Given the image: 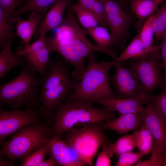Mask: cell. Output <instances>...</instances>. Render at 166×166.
<instances>
[{
	"instance_id": "1",
	"label": "cell",
	"mask_w": 166,
	"mask_h": 166,
	"mask_svg": "<svg viewBox=\"0 0 166 166\" xmlns=\"http://www.w3.org/2000/svg\"><path fill=\"white\" fill-rule=\"evenodd\" d=\"M67 7V12L53 35L45 36L47 45L51 53L55 52L65 61L73 66L72 78L78 82L85 71V61L91 54L100 52L106 54L113 60L117 57L116 50L100 47L91 42L86 37V30L80 24L72 7Z\"/></svg>"
},
{
	"instance_id": "2",
	"label": "cell",
	"mask_w": 166,
	"mask_h": 166,
	"mask_svg": "<svg viewBox=\"0 0 166 166\" xmlns=\"http://www.w3.org/2000/svg\"><path fill=\"white\" fill-rule=\"evenodd\" d=\"M70 67L58 54L50 58L45 71V77L41 87L38 109L41 116L51 121L58 105L66 99L73 90L77 81L71 79Z\"/></svg>"
},
{
	"instance_id": "3",
	"label": "cell",
	"mask_w": 166,
	"mask_h": 166,
	"mask_svg": "<svg viewBox=\"0 0 166 166\" xmlns=\"http://www.w3.org/2000/svg\"><path fill=\"white\" fill-rule=\"evenodd\" d=\"M116 112L103 107H95L92 103L82 101H63L57 107L52 117L51 127L54 135L96 122H104L117 118Z\"/></svg>"
},
{
	"instance_id": "4",
	"label": "cell",
	"mask_w": 166,
	"mask_h": 166,
	"mask_svg": "<svg viewBox=\"0 0 166 166\" xmlns=\"http://www.w3.org/2000/svg\"><path fill=\"white\" fill-rule=\"evenodd\" d=\"M87 58L89 63L81 79L77 82L66 102L82 101L93 103L97 100L115 98L116 95L111 89L109 72L116 62H97L94 53Z\"/></svg>"
},
{
	"instance_id": "5",
	"label": "cell",
	"mask_w": 166,
	"mask_h": 166,
	"mask_svg": "<svg viewBox=\"0 0 166 166\" xmlns=\"http://www.w3.org/2000/svg\"><path fill=\"white\" fill-rule=\"evenodd\" d=\"M36 72L26 63L21 66L18 75L0 86V108L6 104L14 109L38 107V94L44 78H38Z\"/></svg>"
},
{
	"instance_id": "6",
	"label": "cell",
	"mask_w": 166,
	"mask_h": 166,
	"mask_svg": "<svg viewBox=\"0 0 166 166\" xmlns=\"http://www.w3.org/2000/svg\"><path fill=\"white\" fill-rule=\"evenodd\" d=\"M53 136L51 126L45 124L25 127L17 131L8 141L1 144L0 156L13 161L17 159L22 160L48 143Z\"/></svg>"
},
{
	"instance_id": "7",
	"label": "cell",
	"mask_w": 166,
	"mask_h": 166,
	"mask_svg": "<svg viewBox=\"0 0 166 166\" xmlns=\"http://www.w3.org/2000/svg\"><path fill=\"white\" fill-rule=\"evenodd\" d=\"M103 122H96L64 132V140L77 154L84 165L92 166L99 148L108 143Z\"/></svg>"
},
{
	"instance_id": "8",
	"label": "cell",
	"mask_w": 166,
	"mask_h": 166,
	"mask_svg": "<svg viewBox=\"0 0 166 166\" xmlns=\"http://www.w3.org/2000/svg\"><path fill=\"white\" fill-rule=\"evenodd\" d=\"M160 58V45L156 50L151 52L140 59L134 61L125 62L134 71L141 83L142 94L148 101L153 91L164 86L163 69Z\"/></svg>"
},
{
	"instance_id": "9",
	"label": "cell",
	"mask_w": 166,
	"mask_h": 166,
	"mask_svg": "<svg viewBox=\"0 0 166 166\" xmlns=\"http://www.w3.org/2000/svg\"><path fill=\"white\" fill-rule=\"evenodd\" d=\"M105 6L111 38L117 49L124 45V38H130L129 31L135 20L132 12L124 10L115 1L102 0Z\"/></svg>"
},
{
	"instance_id": "10",
	"label": "cell",
	"mask_w": 166,
	"mask_h": 166,
	"mask_svg": "<svg viewBox=\"0 0 166 166\" xmlns=\"http://www.w3.org/2000/svg\"><path fill=\"white\" fill-rule=\"evenodd\" d=\"M38 109L27 108L25 110L15 109L0 110V144L8 137L28 126L41 124Z\"/></svg>"
},
{
	"instance_id": "11",
	"label": "cell",
	"mask_w": 166,
	"mask_h": 166,
	"mask_svg": "<svg viewBox=\"0 0 166 166\" xmlns=\"http://www.w3.org/2000/svg\"><path fill=\"white\" fill-rule=\"evenodd\" d=\"M114 66L115 72L110 80L116 89V97H133L142 95L141 83L134 70L124 66L120 62H116Z\"/></svg>"
},
{
	"instance_id": "12",
	"label": "cell",
	"mask_w": 166,
	"mask_h": 166,
	"mask_svg": "<svg viewBox=\"0 0 166 166\" xmlns=\"http://www.w3.org/2000/svg\"><path fill=\"white\" fill-rule=\"evenodd\" d=\"M145 105L144 112L140 113L144 123L152 135L161 157L166 156V120L154 111L146 100Z\"/></svg>"
},
{
	"instance_id": "13",
	"label": "cell",
	"mask_w": 166,
	"mask_h": 166,
	"mask_svg": "<svg viewBox=\"0 0 166 166\" xmlns=\"http://www.w3.org/2000/svg\"><path fill=\"white\" fill-rule=\"evenodd\" d=\"M75 0H57L50 7L43 19L38 26L34 35L37 40L45 35L48 32L60 25L64 18L65 11L69 4Z\"/></svg>"
},
{
	"instance_id": "14",
	"label": "cell",
	"mask_w": 166,
	"mask_h": 166,
	"mask_svg": "<svg viewBox=\"0 0 166 166\" xmlns=\"http://www.w3.org/2000/svg\"><path fill=\"white\" fill-rule=\"evenodd\" d=\"M48 154L61 166H82L83 164L76 153L63 140L61 135L53 136L49 142Z\"/></svg>"
},
{
	"instance_id": "15",
	"label": "cell",
	"mask_w": 166,
	"mask_h": 166,
	"mask_svg": "<svg viewBox=\"0 0 166 166\" xmlns=\"http://www.w3.org/2000/svg\"><path fill=\"white\" fill-rule=\"evenodd\" d=\"M146 99L143 95L128 98H111L98 100V103L109 109L120 114L140 113L144 112Z\"/></svg>"
},
{
	"instance_id": "16",
	"label": "cell",
	"mask_w": 166,
	"mask_h": 166,
	"mask_svg": "<svg viewBox=\"0 0 166 166\" xmlns=\"http://www.w3.org/2000/svg\"><path fill=\"white\" fill-rule=\"evenodd\" d=\"M119 114L118 117L103 123L105 130L124 134L132 130H139L144 123L140 113Z\"/></svg>"
},
{
	"instance_id": "17",
	"label": "cell",
	"mask_w": 166,
	"mask_h": 166,
	"mask_svg": "<svg viewBox=\"0 0 166 166\" xmlns=\"http://www.w3.org/2000/svg\"><path fill=\"white\" fill-rule=\"evenodd\" d=\"M17 34L12 32L1 48L0 53V79H2L13 68L25 65V60L14 54L11 50L12 42Z\"/></svg>"
},
{
	"instance_id": "18",
	"label": "cell",
	"mask_w": 166,
	"mask_h": 166,
	"mask_svg": "<svg viewBox=\"0 0 166 166\" xmlns=\"http://www.w3.org/2000/svg\"><path fill=\"white\" fill-rule=\"evenodd\" d=\"M44 17L41 14L32 11L29 14L27 20L22 19L20 17L16 18L17 22L15 26L16 34L22 39L21 44H30L38 26Z\"/></svg>"
},
{
	"instance_id": "19",
	"label": "cell",
	"mask_w": 166,
	"mask_h": 166,
	"mask_svg": "<svg viewBox=\"0 0 166 166\" xmlns=\"http://www.w3.org/2000/svg\"><path fill=\"white\" fill-rule=\"evenodd\" d=\"M146 49L141 41L139 34L134 38L128 46L117 58L114 60L116 62H121L131 59L130 61H137L144 57L149 53L157 49Z\"/></svg>"
},
{
	"instance_id": "20",
	"label": "cell",
	"mask_w": 166,
	"mask_h": 166,
	"mask_svg": "<svg viewBox=\"0 0 166 166\" xmlns=\"http://www.w3.org/2000/svg\"><path fill=\"white\" fill-rule=\"evenodd\" d=\"M129 3L132 11L141 22L154 14L160 4L155 0H130Z\"/></svg>"
},
{
	"instance_id": "21",
	"label": "cell",
	"mask_w": 166,
	"mask_h": 166,
	"mask_svg": "<svg viewBox=\"0 0 166 166\" xmlns=\"http://www.w3.org/2000/svg\"><path fill=\"white\" fill-rule=\"evenodd\" d=\"M51 53L47 45L36 54L22 57L28 65L36 72H38L42 78H44L45 77L46 68L50 58L49 55Z\"/></svg>"
},
{
	"instance_id": "22",
	"label": "cell",
	"mask_w": 166,
	"mask_h": 166,
	"mask_svg": "<svg viewBox=\"0 0 166 166\" xmlns=\"http://www.w3.org/2000/svg\"><path fill=\"white\" fill-rule=\"evenodd\" d=\"M57 0H28L16 9V17H20L28 12L34 11L45 16L50 6Z\"/></svg>"
},
{
	"instance_id": "23",
	"label": "cell",
	"mask_w": 166,
	"mask_h": 166,
	"mask_svg": "<svg viewBox=\"0 0 166 166\" xmlns=\"http://www.w3.org/2000/svg\"><path fill=\"white\" fill-rule=\"evenodd\" d=\"M108 29L101 26H97L86 30L87 34L93 38L96 44L101 48L117 50V48Z\"/></svg>"
},
{
	"instance_id": "24",
	"label": "cell",
	"mask_w": 166,
	"mask_h": 166,
	"mask_svg": "<svg viewBox=\"0 0 166 166\" xmlns=\"http://www.w3.org/2000/svg\"><path fill=\"white\" fill-rule=\"evenodd\" d=\"M137 148L144 155L151 152L154 139L144 123L141 127L134 132Z\"/></svg>"
},
{
	"instance_id": "25",
	"label": "cell",
	"mask_w": 166,
	"mask_h": 166,
	"mask_svg": "<svg viewBox=\"0 0 166 166\" xmlns=\"http://www.w3.org/2000/svg\"><path fill=\"white\" fill-rule=\"evenodd\" d=\"M73 10L81 25L86 30L98 25L99 23L92 12L78 2L72 5Z\"/></svg>"
},
{
	"instance_id": "26",
	"label": "cell",
	"mask_w": 166,
	"mask_h": 166,
	"mask_svg": "<svg viewBox=\"0 0 166 166\" xmlns=\"http://www.w3.org/2000/svg\"><path fill=\"white\" fill-rule=\"evenodd\" d=\"M153 26L156 38V45L161 35L166 31V2H163L154 14Z\"/></svg>"
},
{
	"instance_id": "27",
	"label": "cell",
	"mask_w": 166,
	"mask_h": 166,
	"mask_svg": "<svg viewBox=\"0 0 166 166\" xmlns=\"http://www.w3.org/2000/svg\"><path fill=\"white\" fill-rule=\"evenodd\" d=\"M154 18L153 14L146 20L139 34L141 41L147 49H156L158 47V45H153L154 36L153 26Z\"/></svg>"
},
{
	"instance_id": "28",
	"label": "cell",
	"mask_w": 166,
	"mask_h": 166,
	"mask_svg": "<svg viewBox=\"0 0 166 166\" xmlns=\"http://www.w3.org/2000/svg\"><path fill=\"white\" fill-rule=\"evenodd\" d=\"M114 144L115 154L118 157L123 153L132 151L137 148L134 133L120 137Z\"/></svg>"
},
{
	"instance_id": "29",
	"label": "cell",
	"mask_w": 166,
	"mask_h": 166,
	"mask_svg": "<svg viewBox=\"0 0 166 166\" xmlns=\"http://www.w3.org/2000/svg\"><path fill=\"white\" fill-rule=\"evenodd\" d=\"M45 36H42L32 43L26 45L21 44V45L16 51L15 55L22 57L38 53L47 45Z\"/></svg>"
},
{
	"instance_id": "30",
	"label": "cell",
	"mask_w": 166,
	"mask_h": 166,
	"mask_svg": "<svg viewBox=\"0 0 166 166\" xmlns=\"http://www.w3.org/2000/svg\"><path fill=\"white\" fill-rule=\"evenodd\" d=\"M49 143L31 153L22 160L21 166H39L44 159L49 149Z\"/></svg>"
},
{
	"instance_id": "31",
	"label": "cell",
	"mask_w": 166,
	"mask_h": 166,
	"mask_svg": "<svg viewBox=\"0 0 166 166\" xmlns=\"http://www.w3.org/2000/svg\"><path fill=\"white\" fill-rule=\"evenodd\" d=\"M147 101L154 111L166 120V90L157 95H152Z\"/></svg>"
},
{
	"instance_id": "32",
	"label": "cell",
	"mask_w": 166,
	"mask_h": 166,
	"mask_svg": "<svg viewBox=\"0 0 166 166\" xmlns=\"http://www.w3.org/2000/svg\"><path fill=\"white\" fill-rule=\"evenodd\" d=\"M18 4V0H0V7L7 23L11 26L17 21L15 8Z\"/></svg>"
},
{
	"instance_id": "33",
	"label": "cell",
	"mask_w": 166,
	"mask_h": 166,
	"mask_svg": "<svg viewBox=\"0 0 166 166\" xmlns=\"http://www.w3.org/2000/svg\"><path fill=\"white\" fill-rule=\"evenodd\" d=\"M101 147L102 150L98 154L95 165L111 166V161L110 158L112 157L115 154L114 144L108 143L104 144Z\"/></svg>"
},
{
	"instance_id": "34",
	"label": "cell",
	"mask_w": 166,
	"mask_h": 166,
	"mask_svg": "<svg viewBox=\"0 0 166 166\" xmlns=\"http://www.w3.org/2000/svg\"><path fill=\"white\" fill-rule=\"evenodd\" d=\"M144 155L141 152L130 151L120 155L115 164L116 166H131L135 165Z\"/></svg>"
},
{
	"instance_id": "35",
	"label": "cell",
	"mask_w": 166,
	"mask_h": 166,
	"mask_svg": "<svg viewBox=\"0 0 166 166\" xmlns=\"http://www.w3.org/2000/svg\"><path fill=\"white\" fill-rule=\"evenodd\" d=\"M14 27L7 22L2 8L0 7V46L2 47L11 34Z\"/></svg>"
},
{
	"instance_id": "36",
	"label": "cell",
	"mask_w": 166,
	"mask_h": 166,
	"mask_svg": "<svg viewBox=\"0 0 166 166\" xmlns=\"http://www.w3.org/2000/svg\"><path fill=\"white\" fill-rule=\"evenodd\" d=\"M161 40L160 45V58L162 59V63L164 73L163 76L164 86L161 92L166 90V31L161 36Z\"/></svg>"
},
{
	"instance_id": "37",
	"label": "cell",
	"mask_w": 166,
	"mask_h": 166,
	"mask_svg": "<svg viewBox=\"0 0 166 166\" xmlns=\"http://www.w3.org/2000/svg\"><path fill=\"white\" fill-rule=\"evenodd\" d=\"M78 2L87 9L91 11L97 0H78Z\"/></svg>"
},
{
	"instance_id": "38",
	"label": "cell",
	"mask_w": 166,
	"mask_h": 166,
	"mask_svg": "<svg viewBox=\"0 0 166 166\" xmlns=\"http://www.w3.org/2000/svg\"><path fill=\"white\" fill-rule=\"evenodd\" d=\"M56 164H57L56 161L53 157L50 156L47 160H43L39 166H53Z\"/></svg>"
},
{
	"instance_id": "39",
	"label": "cell",
	"mask_w": 166,
	"mask_h": 166,
	"mask_svg": "<svg viewBox=\"0 0 166 166\" xmlns=\"http://www.w3.org/2000/svg\"><path fill=\"white\" fill-rule=\"evenodd\" d=\"M0 158V166H14V161L10 160H7L4 158L2 156H1Z\"/></svg>"
},
{
	"instance_id": "40",
	"label": "cell",
	"mask_w": 166,
	"mask_h": 166,
	"mask_svg": "<svg viewBox=\"0 0 166 166\" xmlns=\"http://www.w3.org/2000/svg\"><path fill=\"white\" fill-rule=\"evenodd\" d=\"M130 0H116L115 1L125 11L128 9V6Z\"/></svg>"
},
{
	"instance_id": "41",
	"label": "cell",
	"mask_w": 166,
	"mask_h": 166,
	"mask_svg": "<svg viewBox=\"0 0 166 166\" xmlns=\"http://www.w3.org/2000/svg\"><path fill=\"white\" fill-rule=\"evenodd\" d=\"M160 166H166V156L161 157Z\"/></svg>"
},
{
	"instance_id": "42",
	"label": "cell",
	"mask_w": 166,
	"mask_h": 166,
	"mask_svg": "<svg viewBox=\"0 0 166 166\" xmlns=\"http://www.w3.org/2000/svg\"><path fill=\"white\" fill-rule=\"evenodd\" d=\"M25 0H18V4L17 6V7H18L21 6L23 2Z\"/></svg>"
},
{
	"instance_id": "43",
	"label": "cell",
	"mask_w": 166,
	"mask_h": 166,
	"mask_svg": "<svg viewBox=\"0 0 166 166\" xmlns=\"http://www.w3.org/2000/svg\"><path fill=\"white\" fill-rule=\"evenodd\" d=\"M157 2H160V4L163 2L164 0H155Z\"/></svg>"
}]
</instances>
